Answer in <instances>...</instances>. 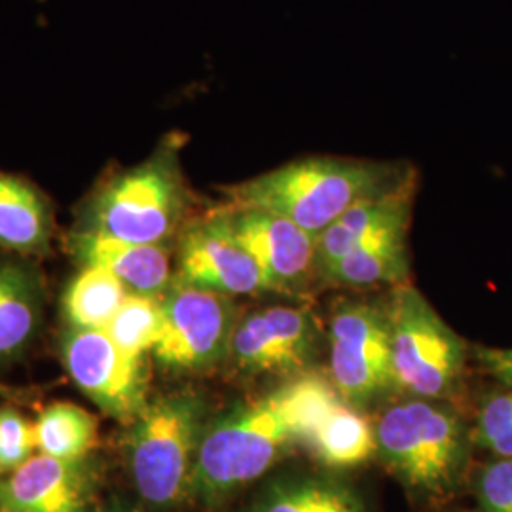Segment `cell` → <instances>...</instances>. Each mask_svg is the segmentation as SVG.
<instances>
[{
	"mask_svg": "<svg viewBox=\"0 0 512 512\" xmlns=\"http://www.w3.org/2000/svg\"><path fill=\"white\" fill-rule=\"evenodd\" d=\"M52 211L37 188L16 175L0 173V247L19 255L50 249Z\"/></svg>",
	"mask_w": 512,
	"mask_h": 512,
	"instance_id": "cell-17",
	"label": "cell"
},
{
	"mask_svg": "<svg viewBox=\"0 0 512 512\" xmlns=\"http://www.w3.org/2000/svg\"><path fill=\"white\" fill-rule=\"evenodd\" d=\"M162 310L164 327L152 353L165 368L200 370L217 363L230 349L236 327L224 294L177 281L162 298Z\"/></svg>",
	"mask_w": 512,
	"mask_h": 512,
	"instance_id": "cell-8",
	"label": "cell"
},
{
	"mask_svg": "<svg viewBox=\"0 0 512 512\" xmlns=\"http://www.w3.org/2000/svg\"><path fill=\"white\" fill-rule=\"evenodd\" d=\"M315 346L310 315L296 308H266L245 317L232 334L238 366L253 372H293L306 365Z\"/></svg>",
	"mask_w": 512,
	"mask_h": 512,
	"instance_id": "cell-11",
	"label": "cell"
},
{
	"mask_svg": "<svg viewBox=\"0 0 512 512\" xmlns=\"http://www.w3.org/2000/svg\"><path fill=\"white\" fill-rule=\"evenodd\" d=\"M406 230L408 224H399L366 239L321 274L334 283L355 287L403 281L408 274Z\"/></svg>",
	"mask_w": 512,
	"mask_h": 512,
	"instance_id": "cell-18",
	"label": "cell"
},
{
	"mask_svg": "<svg viewBox=\"0 0 512 512\" xmlns=\"http://www.w3.org/2000/svg\"><path fill=\"white\" fill-rule=\"evenodd\" d=\"M304 444L329 467H355L376 452V429L332 391L321 404Z\"/></svg>",
	"mask_w": 512,
	"mask_h": 512,
	"instance_id": "cell-16",
	"label": "cell"
},
{
	"mask_svg": "<svg viewBox=\"0 0 512 512\" xmlns=\"http://www.w3.org/2000/svg\"><path fill=\"white\" fill-rule=\"evenodd\" d=\"M232 228L266 277L268 289H289L315 266V243L291 220L258 209H228Z\"/></svg>",
	"mask_w": 512,
	"mask_h": 512,
	"instance_id": "cell-12",
	"label": "cell"
},
{
	"mask_svg": "<svg viewBox=\"0 0 512 512\" xmlns=\"http://www.w3.org/2000/svg\"><path fill=\"white\" fill-rule=\"evenodd\" d=\"M478 355L490 374L512 387V349H480Z\"/></svg>",
	"mask_w": 512,
	"mask_h": 512,
	"instance_id": "cell-27",
	"label": "cell"
},
{
	"mask_svg": "<svg viewBox=\"0 0 512 512\" xmlns=\"http://www.w3.org/2000/svg\"><path fill=\"white\" fill-rule=\"evenodd\" d=\"M69 247L80 266H95L114 275L129 293L158 296L171 279V260L164 245H139L76 228Z\"/></svg>",
	"mask_w": 512,
	"mask_h": 512,
	"instance_id": "cell-14",
	"label": "cell"
},
{
	"mask_svg": "<svg viewBox=\"0 0 512 512\" xmlns=\"http://www.w3.org/2000/svg\"><path fill=\"white\" fill-rule=\"evenodd\" d=\"M61 355L74 384L109 416L137 420L147 410L143 359L124 353L103 330H69Z\"/></svg>",
	"mask_w": 512,
	"mask_h": 512,
	"instance_id": "cell-9",
	"label": "cell"
},
{
	"mask_svg": "<svg viewBox=\"0 0 512 512\" xmlns=\"http://www.w3.org/2000/svg\"><path fill=\"white\" fill-rule=\"evenodd\" d=\"M162 327V300L154 296L129 293L103 332L124 353L143 359L148 351H154L156 348Z\"/></svg>",
	"mask_w": 512,
	"mask_h": 512,
	"instance_id": "cell-23",
	"label": "cell"
},
{
	"mask_svg": "<svg viewBox=\"0 0 512 512\" xmlns=\"http://www.w3.org/2000/svg\"><path fill=\"white\" fill-rule=\"evenodd\" d=\"M387 313L397 387L423 399L448 393L463 365L458 336L414 287H399Z\"/></svg>",
	"mask_w": 512,
	"mask_h": 512,
	"instance_id": "cell-6",
	"label": "cell"
},
{
	"mask_svg": "<svg viewBox=\"0 0 512 512\" xmlns=\"http://www.w3.org/2000/svg\"><path fill=\"white\" fill-rule=\"evenodd\" d=\"M35 448V423L14 408H0V473H14L33 458Z\"/></svg>",
	"mask_w": 512,
	"mask_h": 512,
	"instance_id": "cell-24",
	"label": "cell"
},
{
	"mask_svg": "<svg viewBox=\"0 0 512 512\" xmlns=\"http://www.w3.org/2000/svg\"><path fill=\"white\" fill-rule=\"evenodd\" d=\"M478 442L501 458H512V393L484 404L478 420Z\"/></svg>",
	"mask_w": 512,
	"mask_h": 512,
	"instance_id": "cell-25",
	"label": "cell"
},
{
	"mask_svg": "<svg viewBox=\"0 0 512 512\" xmlns=\"http://www.w3.org/2000/svg\"><path fill=\"white\" fill-rule=\"evenodd\" d=\"M128 294L114 275L95 266H82L63 296V315L71 329L103 330Z\"/></svg>",
	"mask_w": 512,
	"mask_h": 512,
	"instance_id": "cell-20",
	"label": "cell"
},
{
	"mask_svg": "<svg viewBox=\"0 0 512 512\" xmlns=\"http://www.w3.org/2000/svg\"><path fill=\"white\" fill-rule=\"evenodd\" d=\"M480 503L486 512H512V458L484 469L478 482Z\"/></svg>",
	"mask_w": 512,
	"mask_h": 512,
	"instance_id": "cell-26",
	"label": "cell"
},
{
	"mask_svg": "<svg viewBox=\"0 0 512 512\" xmlns=\"http://www.w3.org/2000/svg\"><path fill=\"white\" fill-rule=\"evenodd\" d=\"M40 289L35 274L14 262H0V359L29 344L38 325Z\"/></svg>",
	"mask_w": 512,
	"mask_h": 512,
	"instance_id": "cell-19",
	"label": "cell"
},
{
	"mask_svg": "<svg viewBox=\"0 0 512 512\" xmlns=\"http://www.w3.org/2000/svg\"><path fill=\"white\" fill-rule=\"evenodd\" d=\"M414 198L412 173L393 188L365 198L334 220L315 243V266L319 272L336 260L348 255L351 249L366 239L374 238L399 224H410Z\"/></svg>",
	"mask_w": 512,
	"mask_h": 512,
	"instance_id": "cell-15",
	"label": "cell"
},
{
	"mask_svg": "<svg viewBox=\"0 0 512 512\" xmlns=\"http://www.w3.org/2000/svg\"><path fill=\"white\" fill-rule=\"evenodd\" d=\"M202 418L200 399L188 393L148 404L137 418L129 440V465L137 492L150 505H173L190 490Z\"/></svg>",
	"mask_w": 512,
	"mask_h": 512,
	"instance_id": "cell-4",
	"label": "cell"
},
{
	"mask_svg": "<svg viewBox=\"0 0 512 512\" xmlns=\"http://www.w3.org/2000/svg\"><path fill=\"white\" fill-rule=\"evenodd\" d=\"M334 385L306 374L243 404L203 433L190 492L215 505L264 475L296 442H304Z\"/></svg>",
	"mask_w": 512,
	"mask_h": 512,
	"instance_id": "cell-1",
	"label": "cell"
},
{
	"mask_svg": "<svg viewBox=\"0 0 512 512\" xmlns=\"http://www.w3.org/2000/svg\"><path fill=\"white\" fill-rule=\"evenodd\" d=\"M90 480L80 461L38 454L0 486L4 512H86Z\"/></svg>",
	"mask_w": 512,
	"mask_h": 512,
	"instance_id": "cell-13",
	"label": "cell"
},
{
	"mask_svg": "<svg viewBox=\"0 0 512 512\" xmlns=\"http://www.w3.org/2000/svg\"><path fill=\"white\" fill-rule=\"evenodd\" d=\"M110 512H126V511H110Z\"/></svg>",
	"mask_w": 512,
	"mask_h": 512,
	"instance_id": "cell-28",
	"label": "cell"
},
{
	"mask_svg": "<svg viewBox=\"0 0 512 512\" xmlns=\"http://www.w3.org/2000/svg\"><path fill=\"white\" fill-rule=\"evenodd\" d=\"M179 148L175 137H167L145 162L114 175L93 194L78 228L128 243L164 245L188 205Z\"/></svg>",
	"mask_w": 512,
	"mask_h": 512,
	"instance_id": "cell-3",
	"label": "cell"
},
{
	"mask_svg": "<svg viewBox=\"0 0 512 512\" xmlns=\"http://www.w3.org/2000/svg\"><path fill=\"white\" fill-rule=\"evenodd\" d=\"M255 512H366L349 486L319 476L274 484L256 503Z\"/></svg>",
	"mask_w": 512,
	"mask_h": 512,
	"instance_id": "cell-21",
	"label": "cell"
},
{
	"mask_svg": "<svg viewBox=\"0 0 512 512\" xmlns=\"http://www.w3.org/2000/svg\"><path fill=\"white\" fill-rule=\"evenodd\" d=\"M177 281L224 296L270 291L260 266L241 245L224 209L184 230Z\"/></svg>",
	"mask_w": 512,
	"mask_h": 512,
	"instance_id": "cell-10",
	"label": "cell"
},
{
	"mask_svg": "<svg viewBox=\"0 0 512 512\" xmlns=\"http://www.w3.org/2000/svg\"><path fill=\"white\" fill-rule=\"evenodd\" d=\"M376 429V450L408 488L444 492L463 458V431L444 408L425 401L391 406Z\"/></svg>",
	"mask_w": 512,
	"mask_h": 512,
	"instance_id": "cell-5",
	"label": "cell"
},
{
	"mask_svg": "<svg viewBox=\"0 0 512 512\" xmlns=\"http://www.w3.org/2000/svg\"><path fill=\"white\" fill-rule=\"evenodd\" d=\"M330 374L338 395L363 406L395 384L389 313L372 302H346L330 319Z\"/></svg>",
	"mask_w": 512,
	"mask_h": 512,
	"instance_id": "cell-7",
	"label": "cell"
},
{
	"mask_svg": "<svg viewBox=\"0 0 512 512\" xmlns=\"http://www.w3.org/2000/svg\"><path fill=\"white\" fill-rule=\"evenodd\" d=\"M35 440L44 456L82 461L97 444V420L78 404H50L35 421Z\"/></svg>",
	"mask_w": 512,
	"mask_h": 512,
	"instance_id": "cell-22",
	"label": "cell"
},
{
	"mask_svg": "<svg viewBox=\"0 0 512 512\" xmlns=\"http://www.w3.org/2000/svg\"><path fill=\"white\" fill-rule=\"evenodd\" d=\"M408 175L361 160L304 158L226 188V207L274 213L319 238L349 207L393 188Z\"/></svg>",
	"mask_w": 512,
	"mask_h": 512,
	"instance_id": "cell-2",
	"label": "cell"
}]
</instances>
